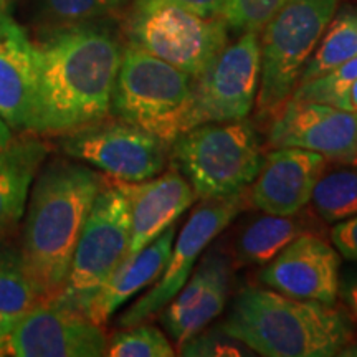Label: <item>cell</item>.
<instances>
[{"label":"cell","mask_w":357,"mask_h":357,"mask_svg":"<svg viewBox=\"0 0 357 357\" xmlns=\"http://www.w3.org/2000/svg\"><path fill=\"white\" fill-rule=\"evenodd\" d=\"M35 48L29 132L65 136L108 118L123 48L100 22L55 26Z\"/></svg>","instance_id":"obj_1"},{"label":"cell","mask_w":357,"mask_h":357,"mask_svg":"<svg viewBox=\"0 0 357 357\" xmlns=\"http://www.w3.org/2000/svg\"><path fill=\"white\" fill-rule=\"evenodd\" d=\"M106 177L86 164L55 159L40 169L20 235L22 265L40 301L60 294L88 213Z\"/></svg>","instance_id":"obj_2"},{"label":"cell","mask_w":357,"mask_h":357,"mask_svg":"<svg viewBox=\"0 0 357 357\" xmlns=\"http://www.w3.org/2000/svg\"><path fill=\"white\" fill-rule=\"evenodd\" d=\"M220 328L255 354L266 357H331L354 341L346 311L336 305L300 300L271 288L236 293Z\"/></svg>","instance_id":"obj_3"},{"label":"cell","mask_w":357,"mask_h":357,"mask_svg":"<svg viewBox=\"0 0 357 357\" xmlns=\"http://www.w3.org/2000/svg\"><path fill=\"white\" fill-rule=\"evenodd\" d=\"M174 166L200 200L238 194L263 166L261 142L247 119L205 123L187 129L171 144Z\"/></svg>","instance_id":"obj_4"},{"label":"cell","mask_w":357,"mask_h":357,"mask_svg":"<svg viewBox=\"0 0 357 357\" xmlns=\"http://www.w3.org/2000/svg\"><path fill=\"white\" fill-rule=\"evenodd\" d=\"M192 89L194 78L129 43L123 48L109 116L172 144L184 132Z\"/></svg>","instance_id":"obj_5"},{"label":"cell","mask_w":357,"mask_h":357,"mask_svg":"<svg viewBox=\"0 0 357 357\" xmlns=\"http://www.w3.org/2000/svg\"><path fill=\"white\" fill-rule=\"evenodd\" d=\"M339 0H288L263 26L257 109L275 118L300 83Z\"/></svg>","instance_id":"obj_6"},{"label":"cell","mask_w":357,"mask_h":357,"mask_svg":"<svg viewBox=\"0 0 357 357\" xmlns=\"http://www.w3.org/2000/svg\"><path fill=\"white\" fill-rule=\"evenodd\" d=\"M131 212L126 194L106 177L79 235L65 287L55 300L86 314L93 298L128 255Z\"/></svg>","instance_id":"obj_7"},{"label":"cell","mask_w":357,"mask_h":357,"mask_svg":"<svg viewBox=\"0 0 357 357\" xmlns=\"http://www.w3.org/2000/svg\"><path fill=\"white\" fill-rule=\"evenodd\" d=\"M131 45L197 79L223 50L229 25L164 0H136L128 22Z\"/></svg>","instance_id":"obj_8"},{"label":"cell","mask_w":357,"mask_h":357,"mask_svg":"<svg viewBox=\"0 0 357 357\" xmlns=\"http://www.w3.org/2000/svg\"><path fill=\"white\" fill-rule=\"evenodd\" d=\"M260 71V32H243L194 79L184 131L205 123L247 118L257 101Z\"/></svg>","instance_id":"obj_9"},{"label":"cell","mask_w":357,"mask_h":357,"mask_svg":"<svg viewBox=\"0 0 357 357\" xmlns=\"http://www.w3.org/2000/svg\"><path fill=\"white\" fill-rule=\"evenodd\" d=\"M60 147L68 158L124 182L159 176L171 155V144L114 116L65 134Z\"/></svg>","instance_id":"obj_10"},{"label":"cell","mask_w":357,"mask_h":357,"mask_svg":"<svg viewBox=\"0 0 357 357\" xmlns=\"http://www.w3.org/2000/svg\"><path fill=\"white\" fill-rule=\"evenodd\" d=\"M247 202L248 194L245 190L227 197L202 200L178 234L176 245H172L167 265L158 278V283L124 311L118 324L121 328H129L146 323L162 312L187 283L204 250L240 215Z\"/></svg>","instance_id":"obj_11"},{"label":"cell","mask_w":357,"mask_h":357,"mask_svg":"<svg viewBox=\"0 0 357 357\" xmlns=\"http://www.w3.org/2000/svg\"><path fill=\"white\" fill-rule=\"evenodd\" d=\"M108 336L86 314L56 301H40L0 341V356L101 357Z\"/></svg>","instance_id":"obj_12"},{"label":"cell","mask_w":357,"mask_h":357,"mask_svg":"<svg viewBox=\"0 0 357 357\" xmlns=\"http://www.w3.org/2000/svg\"><path fill=\"white\" fill-rule=\"evenodd\" d=\"M270 147H300L328 162H357V113L323 102L288 100L268 134Z\"/></svg>","instance_id":"obj_13"},{"label":"cell","mask_w":357,"mask_h":357,"mask_svg":"<svg viewBox=\"0 0 357 357\" xmlns=\"http://www.w3.org/2000/svg\"><path fill=\"white\" fill-rule=\"evenodd\" d=\"M341 276V253L319 235L307 231L294 238L260 273V280L275 291L336 305Z\"/></svg>","instance_id":"obj_14"},{"label":"cell","mask_w":357,"mask_h":357,"mask_svg":"<svg viewBox=\"0 0 357 357\" xmlns=\"http://www.w3.org/2000/svg\"><path fill=\"white\" fill-rule=\"evenodd\" d=\"M323 155L300 147H273L263 166L248 200L253 207L271 215H294L311 202L312 189L324 171Z\"/></svg>","instance_id":"obj_15"},{"label":"cell","mask_w":357,"mask_h":357,"mask_svg":"<svg viewBox=\"0 0 357 357\" xmlns=\"http://www.w3.org/2000/svg\"><path fill=\"white\" fill-rule=\"evenodd\" d=\"M114 181L126 194L131 212V242L126 258L154 242L197 200L189 181L177 167L142 182Z\"/></svg>","instance_id":"obj_16"},{"label":"cell","mask_w":357,"mask_h":357,"mask_svg":"<svg viewBox=\"0 0 357 357\" xmlns=\"http://www.w3.org/2000/svg\"><path fill=\"white\" fill-rule=\"evenodd\" d=\"M35 93V48L22 26L0 20V118L13 131L29 132Z\"/></svg>","instance_id":"obj_17"},{"label":"cell","mask_w":357,"mask_h":357,"mask_svg":"<svg viewBox=\"0 0 357 357\" xmlns=\"http://www.w3.org/2000/svg\"><path fill=\"white\" fill-rule=\"evenodd\" d=\"M176 238V225L167 227L154 242H151L136 255L123 260L121 265L102 284V288L93 298L86 316L93 323L105 326L111 316L131 300L134 294L153 284L167 265L169 255Z\"/></svg>","instance_id":"obj_18"},{"label":"cell","mask_w":357,"mask_h":357,"mask_svg":"<svg viewBox=\"0 0 357 357\" xmlns=\"http://www.w3.org/2000/svg\"><path fill=\"white\" fill-rule=\"evenodd\" d=\"M48 153L50 146L35 134L12 139L0 149V238L24 217L33 181Z\"/></svg>","instance_id":"obj_19"},{"label":"cell","mask_w":357,"mask_h":357,"mask_svg":"<svg viewBox=\"0 0 357 357\" xmlns=\"http://www.w3.org/2000/svg\"><path fill=\"white\" fill-rule=\"evenodd\" d=\"M311 218L300 215L253 217L243 225L235 242L236 261L245 266H263L270 263L294 238L316 229Z\"/></svg>","instance_id":"obj_20"},{"label":"cell","mask_w":357,"mask_h":357,"mask_svg":"<svg viewBox=\"0 0 357 357\" xmlns=\"http://www.w3.org/2000/svg\"><path fill=\"white\" fill-rule=\"evenodd\" d=\"M357 56V6H344L334 13L318 47L303 70L300 83L318 78Z\"/></svg>","instance_id":"obj_21"},{"label":"cell","mask_w":357,"mask_h":357,"mask_svg":"<svg viewBox=\"0 0 357 357\" xmlns=\"http://www.w3.org/2000/svg\"><path fill=\"white\" fill-rule=\"evenodd\" d=\"M316 215L337 223L357 215V162L326 164L311 195Z\"/></svg>","instance_id":"obj_22"},{"label":"cell","mask_w":357,"mask_h":357,"mask_svg":"<svg viewBox=\"0 0 357 357\" xmlns=\"http://www.w3.org/2000/svg\"><path fill=\"white\" fill-rule=\"evenodd\" d=\"M40 303L22 265L19 248H0V341Z\"/></svg>","instance_id":"obj_23"},{"label":"cell","mask_w":357,"mask_h":357,"mask_svg":"<svg viewBox=\"0 0 357 357\" xmlns=\"http://www.w3.org/2000/svg\"><path fill=\"white\" fill-rule=\"evenodd\" d=\"M230 261L220 250H217L215 263H213V270L208 280L207 287H205L202 298H200L197 307L194 312L187 318L184 329H182L181 339H178L177 347L184 344L187 339L202 331L217 318L223 311V307L229 300V288H230Z\"/></svg>","instance_id":"obj_24"},{"label":"cell","mask_w":357,"mask_h":357,"mask_svg":"<svg viewBox=\"0 0 357 357\" xmlns=\"http://www.w3.org/2000/svg\"><path fill=\"white\" fill-rule=\"evenodd\" d=\"M176 354L166 334L155 326L144 323L116 331L106 347V356L111 357H172Z\"/></svg>","instance_id":"obj_25"},{"label":"cell","mask_w":357,"mask_h":357,"mask_svg":"<svg viewBox=\"0 0 357 357\" xmlns=\"http://www.w3.org/2000/svg\"><path fill=\"white\" fill-rule=\"evenodd\" d=\"M357 79V56L336 68L326 71L318 78L298 84L289 100L323 102V105L341 108L347 89Z\"/></svg>","instance_id":"obj_26"},{"label":"cell","mask_w":357,"mask_h":357,"mask_svg":"<svg viewBox=\"0 0 357 357\" xmlns=\"http://www.w3.org/2000/svg\"><path fill=\"white\" fill-rule=\"evenodd\" d=\"M124 0H43V12L55 26L93 24L118 15Z\"/></svg>","instance_id":"obj_27"},{"label":"cell","mask_w":357,"mask_h":357,"mask_svg":"<svg viewBox=\"0 0 357 357\" xmlns=\"http://www.w3.org/2000/svg\"><path fill=\"white\" fill-rule=\"evenodd\" d=\"M178 356L189 357H213V356H253L250 347H247L238 339L230 336L218 326L217 329H202V331L187 339L184 344L177 347Z\"/></svg>","instance_id":"obj_28"},{"label":"cell","mask_w":357,"mask_h":357,"mask_svg":"<svg viewBox=\"0 0 357 357\" xmlns=\"http://www.w3.org/2000/svg\"><path fill=\"white\" fill-rule=\"evenodd\" d=\"M288 0H229L223 20L240 32H260Z\"/></svg>","instance_id":"obj_29"},{"label":"cell","mask_w":357,"mask_h":357,"mask_svg":"<svg viewBox=\"0 0 357 357\" xmlns=\"http://www.w3.org/2000/svg\"><path fill=\"white\" fill-rule=\"evenodd\" d=\"M331 240L346 260L357 263V215L337 222L331 230Z\"/></svg>","instance_id":"obj_30"},{"label":"cell","mask_w":357,"mask_h":357,"mask_svg":"<svg viewBox=\"0 0 357 357\" xmlns=\"http://www.w3.org/2000/svg\"><path fill=\"white\" fill-rule=\"evenodd\" d=\"M337 298L344 305L352 324L357 326V266H347L341 271Z\"/></svg>","instance_id":"obj_31"},{"label":"cell","mask_w":357,"mask_h":357,"mask_svg":"<svg viewBox=\"0 0 357 357\" xmlns=\"http://www.w3.org/2000/svg\"><path fill=\"white\" fill-rule=\"evenodd\" d=\"M202 17H220L225 15L229 0H164Z\"/></svg>","instance_id":"obj_32"},{"label":"cell","mask_w":357,"mask_h":357,"mask_svg":"<svg viewBox=\"0 0 357 357\" xmlns=\"http://www.w3.org/2000/svg\"><path fill=\"white\" fill-rule=\"evenodd\" d=\"M341 109L351 111V113H357V79L354 82V84L347 89L344 100H342Z\"/></svg>","instance_id":"obj_33"},{"label":"cell","mask_w":357,"mask_h":357,"mask_svg":"<svg viewBox=\"0 0 357 357\" xmlns=\"http://www.w3.org/2000/svg\"><path fill=\"white\" fill-rule=\"evenodd\" d=\"M12 139H13V134H12L10 126H8V124L3 121L2 118H0V149H2V147H6Z\"/></svg>","instance_id":"obj_34"},{"label":"cell","mask_w":357,"mask_h":357,"mask_svg":"<svg viewBox=\"0 0 357 357\" xmlns=\"http://www.w3.org/2000/svg\"><path fill=\"white\" fill-rule=\"evenodd\" d=\"M339 356H357V342L351 341L349 344L344 346L339 352Z\"/></svg>","instance_id":"obj_35"},{"label":"cell","mask_w":357,"mask_h":357,"mask_svg":"<svg viewBox=\"0 0 357 357\" xmlns=\"http://www.w3.org/2000/svg\"><path fill=\"white\" fill-rule=\"evenodd\" d=\"M8 6H10V0H0V20L8 15Z\"/></svg>","instance_id":"obj_36"}]
</instances>
